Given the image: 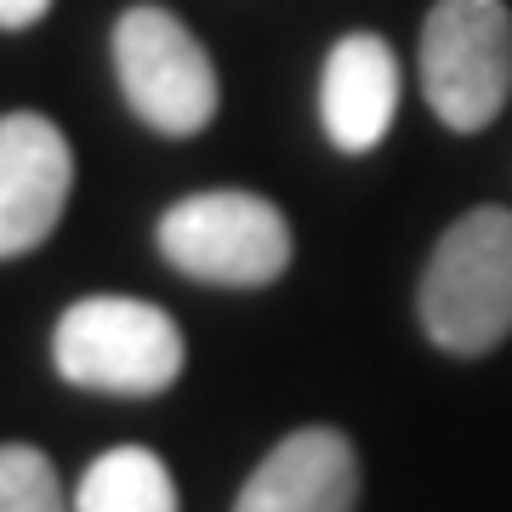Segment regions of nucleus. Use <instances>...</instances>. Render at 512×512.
Returning <instances> with one entry per match:
<instances>
[{
    "label": "nucleus",
    "mask_w": 512,
    "mask_h": 512,
    "mask_svg": "<svg viewBox=\"0 0 512 512\" xmlns=\"http://www.w3.org/2000/svg\"><path fill=\"white\" fill-rule=\"evenodd\" d=\"M74 512H177V484L154 450L120 444L86 467L74 490Z\"/></svg>",
    "instance_id": "obj_9"
},
{
    "label": "nucleus",
    "mask_w": 512,
    "mask_h": 512,
    "mask_svg": "<svg viewBox=\"0 0 512 512\" xmlns=\"http://www.w3.org/2000/svg\"><path fill=\"white\" fill-rule=\"evenodd\" d=\"M359 456L336 427H302L279 439L245 478L234 512H353Z\"/></svg>",
    "instance_id": "obj_7"
},
{
    "label": "nucleus",
    "mask_w": 512,
    "mask_h": 512,
    "mask_svg": "<svg viewBox=\"0 0 512 512\" xmlns=\"http://www.w3.org/2000/svg\"><path fill=\"white\" fill-rule=\"evenodd\" d=\"M160 256L200 285L256 291L291 268V222L262 194L211 188L177 200L160 217Z\"/></svg>",
    "instance_id": "obj_3"
},
{
    "label": "nucleus",
    "mask_w": 512,
    "mask_h": 512,
    "mask_svg": "<svg viewBox=\"0 0 512 512\" xmlns=\"http://www.w3.org/2000/svg\"><path fill=\"white\" fill-rule=\"evenodd\" d=\"M183 330L165 308L143 296H86L52 330V365L63 382L114 393V399H154L183 376Z\"/></svg>",
    "instance_id": "obj_2"
},
{
    "label": "nucleus",
    "mask_w": 512,
    "mask_h": 512,
    "mask_svg": "<svg viewBox=\"0 0 512 512\" xmlns=\"http://www.w3.org/2000/svg\"><path fill=\"white\" fill-rule=\"evenodd\" d=\"M52 12V0H0V29H35Z\"/></svg>",
    "instance_id": "obj_11"
},
{
    "label": "nucleus",
    "mask_w": 512,
    "mask_h": 512,
    "mask_svg": "<svg viewBox=\"0 0 512 512\" xmlns=\"http://www.w3.org/2000/svg\"><path fill=\"white\" fill-rule=\"evenodd\" d=\"M114 74L131 114L160 137H194L217 120V69L183 18L165 6H131L114 23Z\"/></svg>",
    "instance_id": "obj_5"
},
{
    "label": "nucleus",
    "mask_w": 512,
    "mask_h": 512,
    "mask_svg": "<svg viewBox=\"0 0 512 512\" xmlns=\"http://www.w3.org/2000/svg\"><path fill=\"white\" fill-rule=\"evenodd\" d=\"M399 114V57L382 35H342L319 74V120L342 154L382 148L387 126Z\"/></svg>",
    "instance_id": "obj_8"
},
{
    "label": "nucleus",
    "mask_w": 512,
    "mask_h": 512,
    "mask_svg": "<svg viewBox=\"0 0 512 512\" xmlns=\"http://www.w3.org/2000/svg\"><path fill=\"white\" fill-rule=\"evenodd\" d=\"M421 330L444 353H490L512 336V211L478 205L444 228L421 274Z\"/></svg>",
    "instance_id": "obj_1"
},
{
    "label": "nucleus",
    "mask_w": 512,
    "mask_h": 512,
    "mask_svg": "<svg viewBox=\"0 0 512 512\" xmlns=\"http://www.w3.org/2000/svg\"><path fill=\"white\" fill-rule=\"evenodd\" d=\"M0 512H74V501H63L57 467L35 444H0Z\"/></svg>",
    "instance_id": "obj_10"
},
{
    "label": "nucleus",
    "mask_w": 512,
    "mask_h": 512,
    "mask_svg": "<svg viewBox=\"0 0 512 512\" xmlns=\"http://www.w3.org/2000/svg\"><path fill=\"white\" fill-rule=\"evenodd\" d=\"M421 92L450 131H484L512 92L507 0H433L421 29Z\"/></svg>",
    "instance_id": "obj_4"
},
{
    "label": "nucleus",
    "mask_w": 512,
    "mask_h": 512,
    "mask_svg": "<svg viewBox=\"0 0 512 512\" xmlns=\"http://www.w3.org/2000/svg\"><path fill=\"white\" fill-rule=\"evenodd\" d=\"M74 188L69 137L46 114H0V262L29 256L57 234Z\"/></svg>",
    "instance_id": "obj_6"
}]
</instances>
